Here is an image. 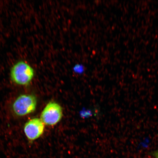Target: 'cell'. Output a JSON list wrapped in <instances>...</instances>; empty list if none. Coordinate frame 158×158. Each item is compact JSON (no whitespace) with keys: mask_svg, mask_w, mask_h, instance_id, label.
Here are the masks:
<instances>
[{"mask_svg":"<svg viewBox=\"0 0 158 158\" xmlns=\"http://www.w3.org/2000/svg\"><path fill=\"white\" fill-rule=\"evenodd\" d=\"M35 75L33 67L23 60L15 62L10 69V76L12 81L20 86H27L30 84Z\"/></svg>","mask_w":158,"mask_h":158,"instance_id":"obj_1","label":"cell"},{"mask_svg":"<svg viewBox=\"0 0 158 158\" xmlns=\"http://www.w3.org/2000/svg\"><path fill=\"white\" fill-rule=\"evenodd\" d=\"M37 104L36 98L33 95L21 94L14 102L12 109L14 113L17 116H25L35 111Z\"/></svg>","mask_w":158,"mask_h":158,"instance_id":"obj_2","label":"cell"},{"mask_svg":"<svg viewBox=\"0 0 158 158\" xmlns=\"http://www.w3.org/2000/svg\"><path fill=\"white\" fill-rule=\"evenodd\" d=\"M63 115L61 106L55 102H50L45 106L41 112L40 119L45 125H56L62 119Z\"/></svg>","mask_w":158,"mask_h":158,"instance_id":"obj_3","label":"cell"},{"mask_svg":"<svg viewBox=\"0 0 158 158\" xmlns=\"http://www.w3.org/2000/svg\"><path fill=\"white\" fill-rule=\"evenodd\" d=\"M44 124L40 118H34L29 120L25 124L23 130L29 141H33L42 135L44 133Z\"/></svg>","mask_w":158,"mask_h":158,"instance_id":"obj_4","label":"cell"},{"mask_svg":"<svg viewBox=\"0 0 158 158\" xmlns=\"http://www.w3.org/2000/svg\"><path fill=\"white\" fill-rule=\"evenodd\" d=\"M153 155L156 158H158V150L153 153Z\"/></svg>","mask_w":158,"mask_h":158,"instance_id":"obj_5","label":"cell"}]
</instances>
